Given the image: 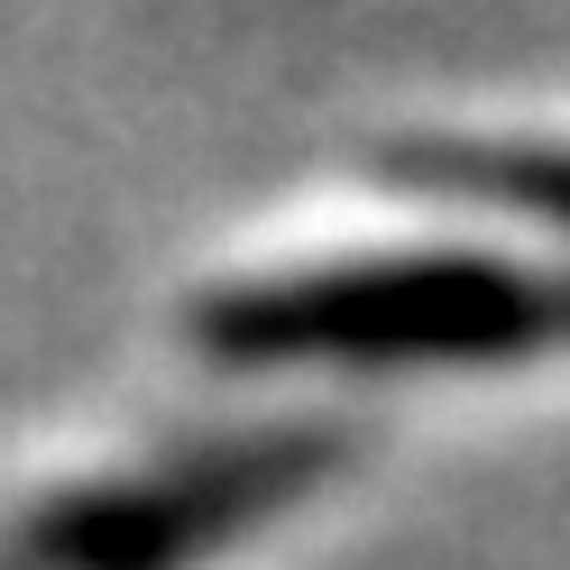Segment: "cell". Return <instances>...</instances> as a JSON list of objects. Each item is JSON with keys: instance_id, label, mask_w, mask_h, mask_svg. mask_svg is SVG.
<instances>
[{"instance_id": "cell-1", "label": "cell", "mask_w": 570, "mask_h": 570, "mask_svg": "<svg viewBox=\"0 0 570 570\" xmlns=\"http://www.w3.org/2000/svg\"><path fill=\"white\" fill-rule=\"evenodd\" d=\"M194 350L230 368L276 360H515L570 341V267L507 258H368L212 285L185 313Z\"/></svg>"}, {"instance_id": "cell-2", "label": "cell", "mask_w": 570, "mask_h": 570, "mask_svg": "<svg viewBox=\"0 0 570 570\" xmlns=\"http://www.w3.org/2000/svg\"><path fill=\"white\" fill-rule=\"evenodd\" d=\"M350 460V423H276V433L222 442L203 460H175L157 479L101 488V497H56L28 524L56 570H175L203 543L276 515L285 497L323 488Z\"/></svg>"}, {"instance_id": "cell-3", "label": "cell", "mask_w": 570, "mask_h": 570, "mask_svg": "<svg viewBox=\"0 0 570 570\" xmlns=\"http://www.w3.org/2000/svg\"><path fill=\"white\" fill-rule=\"evenodd\" d=\"M377 175H396L414 194L507 203L570 230V148H552V138H377Z\"/></svg>"}, {"instance_id": "cell-4", "label": "cell", "mask_w": 570, "mask_h": 570, "mask_svg": "<svg viewBox=\"0 0 570 570\" xmlns=\"http://www.w3.org/2000/svg\"><path fill=\"white\" fill-rule=\"evenodd\" d=\"M0 570H56V561L38 552V533H19V543H10V552H0Z\"/></svg>"}]
</instances>
